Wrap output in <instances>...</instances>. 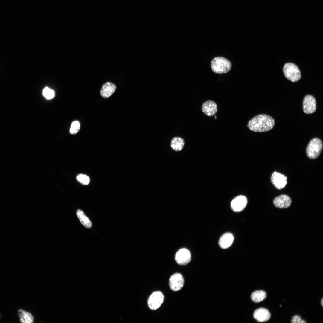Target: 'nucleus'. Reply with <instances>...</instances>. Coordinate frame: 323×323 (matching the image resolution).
Instances as JSON below:
<instances>
[{"instance_id":"obj_1","label":"nucleus","mask_w":323,"mask_h":323,"mask_svg":"<svg viewBox=\"0 0 323 323\" xmlns=\"http://www.w3.org/2000/svg\"><path fill=\"white\" fill-rule=\"evenodd\" d=\"M275 124V120L272 116L266 114H260L251 119L247 126L254 132H264L271 130Z\"/></svg>"},{"instance_id":"obj_2","label":"nucleus","mask_w":323,"mask_h":323,"mask_svg":"<svg viewBox=\"0 0 323 323\" xmlns=\"http://www.w3.org/2000/svg\"><path fill=\"white\" fill-rule=\"evenodd\" d=\"M231 63L228 60L222 57L214 58L211 62L212 70L217 74L226 73L231 68Z\"/></svg>"},{"instance_id":"obj_3","label":"nucleus","mask_w":323,"mask_h":323,"mask_svg":"<svg viewBox=\"0 0 323 323\" xmlns=\"http://www.w3.org/2000/svg\"><path fill=\"white\" fill-rule=\"evenodd\" d=\"M323 148V143L320 139L315 138L309 142L306 148V154L311 159H316L321 154Z\"/></svg>"},{"instance_id":"obj_4","label":"nucleus","mask_w":323,"mask_h":323,"mask_svg":"<svg viewBox=\"0 0 323 323\" xmlns=\"http://www.w3.org/2000/svg\"><path fill=\"white\" fill-rule=\"evenodd\" d=\"M283 71L286 78L292 82L297 81L301 78L300 70L298 66L293 63H286L284 66Z\"/></svg>"},{"instance_id":"obj_5","label":"nucleus","mask_w":323,"mask_h":323,"mask_svg":"<svg viewBox=\"0 0 323 323\" xmlns=\"http://www.w3.org/2000/svg\"><path fill=\"white\" fill-rule=\"evenodd\" d=\"M164 296L163 293L159 291L153 292L149 298L147 304L149 308L155 310L159 307L164 301Z\"/></svg>"},{"instance_id":"obj_6","label":"nucleus","mask_w":323,"mask_h":323,"mask_svg":"<svg viewBox=\"0 0 323 323\" xmlns=\"http://www.w3.org/2000/svg\"><path fill=\"white\" fill-rule=\"evenodd\" d=\"M271 180L274 187L278 190L284 188L287 183V177L276 171L272 173Z\"/></svg>"},{"instance_id":"obj_7","label":"nucleus","mask_w":323,"mask_h":323,"mask_svg":"<svg viewBox=\"0 0 323 323\" xmlns=\"http://www.w3.org/2000/svg\"><path fill=\"white\" fill-rule=\"evenodd\" d=\"M303 109L304 112L307 114L314 113L316 109V99L312 95H308L304 98L303 102Z\"/></svg>"},{"instance_id":"obj_8","label":"nucleus","mask_w":323,"mask_h":323,"mask_svg":"<svg viewBox=\"0 0 323 323\" xmlns=\"http://www.w3.org/2000/svg\"><path fill=\"white\" fill-rule=\"evenodd\" d=\"M184 283V278L180 273H176L170 277L169 284L171 289L174 291H177L183 287Z\"/></svg>"},{"instance_id":"obj_9","label":"nucleus","mask_w":323,"mask_h":323,"mask_svg":"<svg viewBox=\"0 0 323 323\" xmlns=\"http://www.w3.org/2000/svg\"><path fill=\"white\" fill-rule=\"evenodd\" d=\"M175 260L179 264L181 265H186L191 261V255L190 252L187 249H181L176 253Z\"/></svg>"},{"instance_id":"obj_10","label":"nucleus","mask_w":323,"mask_h":323,"mask_svg":"<svg viewBox=\"0 0 323 323\" xmlns=\"http://www.w3.org/2000/svg\"><path fill=\"white\" fill-rule=\"evenodd\" d=\"M273 204L275 206L280 209L287 208L291 205L292 200L288 195L282 194L274 198Z\"/></svg>"},{"instance_id":"obj_11","label":"nucleus","mask_w":323,"mask_h":323,"mask_svg":"<svg viewBox=\"0 0 323 323\" xmlns=\"http://www.w3.org/2000/svg\"><path fill=\"white\" fill-rule=\"evenodd\" d=\"M247 203L246 198L244 196L240 195L236 197L232 201L231 206L234 211L240 212L245 208Z\"/></svg>"},{"instance_id":"obj_12","label":"nucleus","mask_w":323,"mask_h":323,"mask_svg":"<svg viewBox=\"0 0 323 323\" xmlns=\"http://www.w3.org/2000/svg\"><path fill=\"white\" fill-rule=\"evenodd\" d=\"M202 112L206 115L211 116L215 114L217 111V106L214 101L207 100L204 102L202 106Z\"/></svg>"},{"instance_id":"obj_13","label":"nucleus","mask_w":323,"mask_h":323,"mask_svg":"<svg viewBox=\"0 0 323 323\" xmlns=\"http://www.w3.org/2000/svg\"><path fill=\"white\" fill-rule=\"evenodd\" d=\"M254 319L259 322H264L269 320L271 317V314L267 309L260 308L256 309L253 313Z\"/></svg>"},{"instance_id":"obj_14","label":"nucleus","mask_w":323,"mask_h":323,"mask_svg":"<svg viewBox=\"0 0 323 323\" xmlns=\"http://www.w3.org/2000/svg\"><path fill=\"white\" fill-rule=\"evenodd\" d=\"M116 89L115 84L109 82H107L102 87L100 91V95L104 98H108L115 92Z\"/></svg>"},{"instance_id":"obj_15","label":"nucleus","mask_w":323,"mask_h":323,"mask_svg":"<svg viewBox=\"0 0 323 323\" xmlns=\"http://www.w3.org/2000/svg\"><path fill=\"white\" fill-rule=\"evenodd\" d=\"M234 240V236L232 234L229 232L226 233L220 237L219 241V244L222 248L226 249L231 246Z\"/></svg>"},{"instance_id":"obj_16","label":"nucleus","mask_w":323,"mask_h":323,"mask_svg":"<svg viewBox=\"0 0 323 323\" xmlns=\"http://www.w3.org/2000/svg\"><path fill=\"white\" fill-rule=\"evenodd\" d=\"M18 312L21 323H33L34 322V317L31 313L26 311L22 309H19Z\"/></svg>"},{"instance_id":"obj_17","label":"nucleus","mask_w":323,"mask_h":323,"mask_svg":"<svg viewBox=\"0 0 323 323\" xmlns=\"http://www.w3.org/2000/svg\"><path fill=\"white\" fill-rule=\"evenodd\" d=\"M76 214L80 221L83 226L87 228H90L92 227L91 222L82 210L78 209L77 211Z\"/></svg>"},{"instance_id":"obj_18","label":"nucleus","mask_w":323,"mask_h":323,"mask_svg":"<svg viewBox=\"0 0 323 323\" xmlns=\"http://www.w3.org/2000/svg\"><path fill=\"white\" fill-rule=\"evenodd\" d=\"M185 144L184 140L179 137H175L171 140V147L175 151H180L183 148Z\"/></svg>"},{"instance_id":"obj_19","label":"nucleus","mask_w":323,"mask_h":323,"mask_svg":"<svg viewBox=\"0 0 323 323\" xmlns=\"http://www.w3.org/2000/svg\"><path fill=\"white\" fill-rule=\"evenodd\" d=\"M267 294L265 291L263 290H258L252 293L251 299L253 302L258 303L264 300Z\"/></svg>"},{"instance_id":"obj_20","label":"nucleus","mask_w":323,"mask_h":323,"mask_svg":"<svg viewBox=\"0 0 323 323\" xmlns=\"http://www.w3.org/2000/svg\"><path fill=\"white\" fill-rule=\"evenodd\" d=\"M78 181L83 185H87L88 184L90 181L89 177L86 175L84 174H79L76 177Z\"/></svg>"},{"instance_id":"obj_21","label":"nucleus","mask_w":323,"mask_h":323,"mask_svg":"<svg viewBox=\"0 0 323 323\" xmlns=\"http://www.w3.org/2000/svg\"><path fill=\"white\" fill-rule=\"evenodd\" d=\"M80 128V122L78 121H75L72 123L70 129V133L72 134H75L79 131Z\"/></svg>"},{"instance_id":"obj_22","label":"nucleus","mask_w":323,"mask_h":323,"mask_svg":"<svg viewBox=\"0 0 323 323\" xmlns=\"http://www.w3.org/2000/svg\"><path fill=\"white\" fill-rule=\"evenodd\" d=\"M43 94L46 98L50 99L54 97L55 93L53 90L48 87H45L43 90Z\"/></svg>"},{"instance_id":"obj_23","label":"nucleus","mask_w":323,"mask_h":323,"mask_svg":"<svg viewBox=\"0 0 323 323\" xmlns=\"http://www.w3.org/2000/svg\"><path fill=\"white\" fill-rule=\"evenodd\" d=\"M292 323H306L307 322L301 319L300 316L298 315L293 316L291 320Z\"/></svg>"},{"instance_id":"obj_24","label":"nucleus","mask_w":323,"mask_h":323,"mask_svg":"<svg viewBox=\"0 0 323 323\" xmlns=\"http://www.w3.org/2000/svg\"><path fill=\"white\" fill-rule=\"evenodd\" d=\"M321 304L322 306L323 307V298H322V299L321 301Z\"/></svg>"},{"instance_id":"obj_25","label":"nucleus","mask_w":323,"mask_h":323,"mask_svg":"<svg viewBox=\"0 0 323 323\" xmlns=\"http://www.w3.org/2000/svg\"><path fill=\"white\" fill-rule=\"evenodd\" d=\"M214 117H215V119H216V118H217V117H216V116H214Z\"/></svg>"}]
</instances>
